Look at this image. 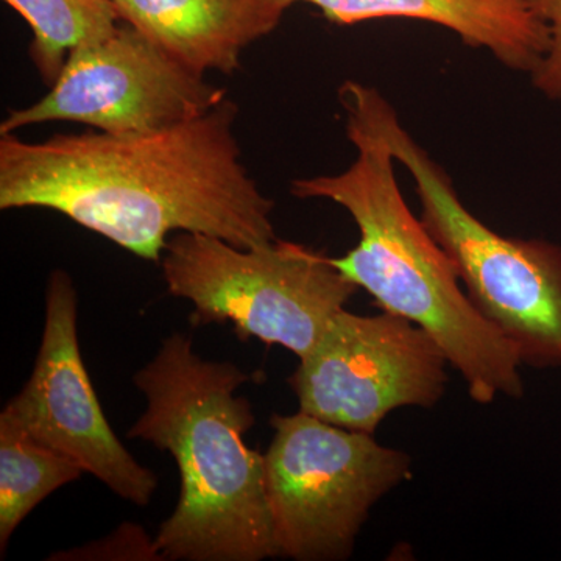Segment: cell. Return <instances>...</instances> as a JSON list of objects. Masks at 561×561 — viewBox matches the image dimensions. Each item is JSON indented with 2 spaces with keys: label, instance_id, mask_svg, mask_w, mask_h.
Wrapping results in <instances>:
<instances>
[{
  "label": "cell",
  "instance_id": "cell-1",
  "mask_svg": "<svg viewBox=\"0 0 561 561\" xmlns=\"http://www.w3.org/2000/svg\"><path fill=\"white\" fill-rule=\"evenodd\" d=\"M239 106L162 130L0 136V209L41 208L161 262L172 232H198L241 249L276 241L275 203L247 171L236 136Z\"/></svg>",
  "mask_w": 561,
  "mask_h": 561
},
{
  "label": "cell",
  "instance_id": "cell-2",
  "mask_svg": "<svg viewBox=\"0 0 561 561\" xmlns=\"http://www.w3.org/2000/svg\"><path fill=\"white\" fill-rule=\"evenodd\" d=\"M133 382L147 409L128 438L151 443L179 465V504L154 538L164 560L278 557L264 456L245 442L256 416L245 397H236L249 375L231 362L202 359L176 332Z\"/></svg>",
  "mask_w": 561,
  "mask_h": 561
},
{
  "label": "cell",
  "instance_id": "cell-3",
  "mask_svg": "<svg viewBox=\"0 0 561 561\" xmlns=\"http://www.w3.org/2000/svg\"><path fill=\"white\" fill-rule=\"evenodd\" d=\"M357 157L346 171L291 181V195L342 206L359 242L335 267L371 295L383 312L430 332L479 404L523 397V362L511 342L474 308L451 257L402 197L393 153L359 114L345 111Z\"/></svg>",
  "mask_w": 561,
  "mask_h": 561
},
{
  "label": "cell",
  "instance_id": "cell-4",
  "mask_svg": "<svg viewBox=\"0 0 561 561\" xmlns=\"http://www.w3.org/2000/svg\"><path fill=\"white\" fill-rule=\"evenodd\" d=\"M342 108L359 114L415 183L421 220L451 257L474 308L512 343L523 364L561 365V247L504 238L471 213L445 169L402 127L381 92L346 80Z\"/></svg>",
  "mask_w": 561,
  "mask_h": 561
},
{
  "label": "cell",
  "instance_id": "cell-5",
  "mask_svg": "<svg viewBox=\"0 0 561 561\" xmlns=\"http://www.w3.org/2000/svg\"><path fill=\"white\" fill-rule=\"evenodd\" d=\"M161 268L171 295L194 305V327L231 323L241 341L284 346L298 359L311 353L357 290L332 257L278 239L241 249L179 232L165 245Z\"/></svg>",
  "mask_w": 561,
  "mask_h": 561
},
{
  "label": "cell",
  "instance_id": "cell-6",
  "mask_svg": "<svg viewBox=\"0 0 561 561\" xmlns=\"http://www.w3.org/2000/svg\"><path fill=\"white\" fill-rule=\"evenodd\" d=\"M271 424L265 491L278 557L348 559L373 505L411 478V457L301 411Z\"/></svg>",
  "mask_w": 561,
  "mask_h": 561
},
{
  "label": "cell",
  "instance_id": "cell-7",
  "mask_svg": "<svg viewBox=\"0 0 561 561\" xmlns=\"http://www.w3.org/2000/svg\"><path fill=\"white\" fill-rule=\"evenodd\" d=\"M448 357L413 321L343 309L289 378L300 411L343 430L375 434L390 412L434 408Z\"/></svg>",
  "mask_w": 561,
  "mask_h": 561
},
{
  "label": "cell",
  "instance_id": "cell-8",
  "mask_svg": "<svg viewBox=\"0 0 561 561\" xmlns=\"http://www.w3.org/2000/svg\"><path fill=\"white\" fill-rule=\"evenodd\" d=\"M227 90L181 65L131 25L73 50L49 92L10 111L0 136L46 122H76L95 131L130 135L195 119Z\"/></svg>",
  "mask_w": 561,
  "mask_h": 561
},
{
  "label": "cell",
  "instance_id": "cell-9",
  "mask_svg": "<svg viewBox=\"0 0 561 561\" xmlns=\"http://www.w3.org/2000/svg\"><path fill=\"white\" fill-rule=\"evenodd\" d=\"M0 421L69 457L138 507L150 504L158 478L114 434L84 367L77 335V291L68 273H51L35 367Z\"/></svg>",
  "mask_w": 561,
  "mask_h": 561
},
{
  "label": "cell",
  "instance_id": "cell-10",
  "mask_svg": "<svg viewBox=\"0 0 561 561\" xmlns=\"http://www.w3.org/2000/svg\"><path fill=\"white\" fill-rule=\"evenodd\" d=\"M297 3L317 7L339 25L375 20H413L440 25L502 66L531 73L549 49L548 25L526 0H247L265 36Z\"/></svg>",
  "mask_w": 561,
  "mask_h": 561
},
{
  "label": "cell",
  "instance_id": "cell-11",
  "mask_svg": "<svg viewBox=\"0 0 561 561\" xmlns=\"http://www.w3.org/2000/svg\"><path fill=\"white\" fill-rule=\"evenodd\" d=\"M121 22L157 44L181 65L205 76H231L241 55L264 38L247 0H117Z\"/></svg>",
  "mask_w": 561,
  "mask_h": 561
},
{
  "label": "cell",
  "instance_id": "cell-12",
  "mask_svg": "<svg viewBox=\"0 0 561 561\" xmlns=\"http://www.w3.org/2000/svg\"><path fill=\"white\" fill-rule=\"evenodd\" d=\"M33 33L31 60L47 87L73 50L108 38L121 22L114 0H3Z\"/></svg>",
  "mask_w": 561,
  "mask_h": 561
},
{
  "label": "cell",
  "instance_id": "cell-13",
  "mask_svg": "<svg viewBox=\"0 0 561 561\" xmlns=\"http://www.w3.org/2000/svg\"><path fill=\"white\" fill-rule=\"evenodd\" d=\"M83 470L69 457L41 445L0 421V548L54 491L76 482Z\"/></svg>",
  "mask_w": 561,
  "mask_h": 561
},
{
  "label": "cell",
  "instance_id": "cell-14",
  "mask_svg": "<svg viewBox=\"0 0 561 561\" xmlns=\"http://www.w3.org/2000/svg\"><path fill=\"white\" fill-rule=\"evenodd\" d=\"M49 560L160 561L164 560V557L158 551L157 542L150 540L142 527L125 523L103 540L54 553Z\"/></svg>",
  "mask_w": 561,
  "mask_h": 561
},
{
  "label": "cell",
  "instance_id": "cell-15",
  "mask_svg": "<svg viewBox=\"0 0 561 561\" xmlns=\"http://www.w3.org/2000/svg\"><path fill=\"white\" fill-rule=\"evenodd\" d=\"M535 16L549 31V49L530 73L535 90L551 101H561V0H526Z\"/></svg>",
  "mask_w": 561,
  "mask_h": 561
},
{
  "label": "cell",
  "instance_id": "cell-16",
  "mask_svg": "<svg viewBox=\"0 0 561 561\" xmlns=\"http://www.w3.org/2000/svg\"><path fill=\"white\" fill-rule=\"evenodd\" d=\"M114 2H117V0H114Z\"/></svg>",
  "mask_w": 561,
  "mask_h": 561
}]
</instances>
